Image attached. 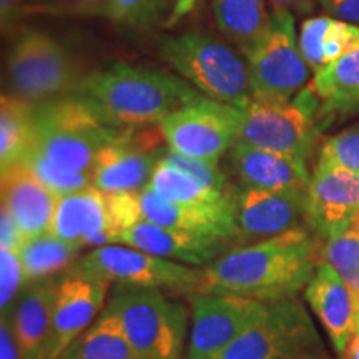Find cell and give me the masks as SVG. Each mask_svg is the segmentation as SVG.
Segmentation results:
<instances>
[{"mask_svg": "<svg viewBox=\"0 0 359 359\" xmlns=\"http://www.w3.org/2000/svg\"><path fill=\"white\" fill-rule=\"evenodd\" d=\"M82 97H58L35 107L34 142L24 163L57 196L93 187L98 154L122 135Z\"/></svg>", "mask_w": 359, "mask_h": 359, "instance_id": "obj_1", "label": "cell"}, {"mask_svg": "<svg viewBox=\"0 0 359 359\" xmlns=\"http://www.w3.org/2000/svg\"><path fill=\"white\" fill-rule=\"evenodd\" d=\"M321 243L308 228H296L236 246L203 266L201 293L235 294L262 303L294 298L321 263Z\"/></svg>", "mask_w": 359, "mask_h": 359, "instance_id": "obj_2", "label": "cell"}, {"mask_svg": "<svg viewBox=\"0 0 359 359\" xmlns=\"http://www.w3.org/2000/svg\"><path fill=\"white\" fill-rule=\"evenodd\" d=\"M75 95L110 127L133 128L160 123L201 93L163 72L116 64L82 79Z\"/></svg>", "mask_w": 359, "mask_h": 359, "instance_id": "obj_3", "label": "cell"}, {"mask_svg": "<svg viewBox=\"0 0 359 359\" xmlns=\"http://www.w3.org/2000/svg\"><path fill=\"white\" fill-rule=\"evenodd\" d=\"M105 309L122 326L138 359H183L188 308L156 288L114 285Z\"/></svg>", "mask_w": 359, "mask_h": 359, "instance_id": "obj_4", "label": "cell"}, {"mask_svg": "<svg viewBox=\"0 0 359 359\" xmlns=\"http://www.w3.org/2000/svg\"><path fill=\"white\" fill-rule=\"evenodd\" d=\"M213 359H331L299 296L266 303L257 320Z\"/></svg>", "mask_w": 359, "mask_h": 359, "instance_id": "obj_5", "label": "cell"}, {"mask_svg": "<svg viewBox=\"0 0 359 359\" xmlns=\"http://www.w3.org/2000/svg\"><path fill=\"white\" fill-rule=\"evenodd\" d=\"M160 53L205 97L236 109L253 100L248 64L212 35L188 32L165 39Z\"/></svg>", "mask_w": 359, "mask_h": 359, "instance_id": "obj_6", "label": "cell"}, {"mask_svg": "<svg viewBox=\"0 0 359 359\" xmlns=\"http://www.w3.org/2000/svg\"><path fill=\"white\" fill-rule=\"evenodd\" d=\"M323 123L320 100L308 85L291 102L251 100L241 107L238 140L273 154L308 160Z\"/></svg>", "mask_w": 359, "mask_h": 359, "instance_id": "obj_7", "label": "cell"}, {"mask_svg": "<svg viewBox=\"0 0 359 359\" xmlns=\"http://www.w3.org/2000/svg\"><path fill=\"white\" fill-rule=\"evenodd\" d=\"M245 55L253 100L286 103L306 88L311 69L299 50L293 12L273 11L264 34Z\"/></svg>", "mask_w": 359, "mask_h": 359, "instance_id": "obj_8", "label": "cell"}, {"mask_svg": "<svg viewBox=\"0 0 359 359\" xmlns=\"http://www.w3.org/2000/svg\"><path fill=\"white\" fill-rule=\"evenodd\" d=\"M82 271L103 276L114 285L156 288L180 298L201 293L203 268L165 259L125 245H105L90 250L72 264Z\"/></svg>", "mask_w": 359, "mask_h": 359, "instance_id": "obj_9", "label": "cell"}, {"mask_svg": "<svg viewBox=\"0 0 359 359\" xmlns=\"http://www.w3.org/2000/svg\"><path fill=\"white\" fill-rule=\"evenodd\" d=\"M8 77L17 97L42 102L74 92L82 82L74 57L40 32H29L15 43L8 57Z\"/></svg>", "mask_w": 359, "mask_h": 359, "instance_id": "obj_10", "label": "cell"}, {"mask_svg": "<svg viewBox=\"0 0 359 359\" xmlns=\"http://www.w3.org/2000/svg\"><path fill=\"white\" fill-rule=\"evenodd\" d=\"M170 150L215 160L230 151L240 135V109L201 95L158 123Z\"/></svg>", "mask_w": 359, "mask_h": 359, "instance_id": "obj_11", "label": "cell"}, {"mask_svg": "<svg viewBox=\"0 0 359 359\" xmlns=\"http://www.w3.org/2000/svg\"><path fill=\"white\" fill-rule=\"evenodd\" d=\"M228 196L236 224V246L306 228L308 190H262L236 183Z\"/></svg>", "mask_w": 359, "mask_h": 359, "instance_id": "obj_12", "label": "cell"}, {"mask_svg": "<svg viewBox=\"0 0 359 359\" xmlns=\"http://www.w3.org/2000/svg\"><path fill=\"white\" fill-rule=\"evenodd\" d=\"M114 283L70 266L58 276L48 336L39 359H58L60 354L83 333L109 302Z\"/></svg>", "mask_w": 359, "mask_h": 359, "instance_id": "obj_13", "label": "cell"}, {"mask_svg": "<svg viewBox=\"0 0 359 359\" xmlns=\"http://www.w3.org/2000/svg\"><path fill=\"white\" fill-rule=\"evenodd\" d=\"M191 304V331L183 359H213L257 320L266 303L235 294L200 293Z\"/></svg>", "mask_w": 359, "mask_h": 359, "instance_id": "obj_14", "label": "cell"}, {"mask_svg": "<svg viewBox=\"0 0 359 359\" xmlns=\"http://www.w3.org/2000/svg\"><path fill=\"white\" fill-rule=\"evenodd\" d=\"M359 219V175L316 161L308 187L306 228L321 241Z\"/></svg>", "mask_w": 359, "mask_h": 359, "instance_id": "obj_15", "label": "cell"}, {"mask_svg": "<svg viewBox=\"0 0 359 359\" xmlns=\"http://www.w3.org/2000/svg\"><path fill=\"white\" fill-rule=\"evenodd\" d=\"M50 233L80 250L114 245L120 230L111 208L110 193L88 187L58 196Z\"/></svg>", "mask_w": 359, "mask_h": 359, "instance_id": "obj_16", "label": "cell"}, {"mask_svg": "<svg viewBox=\"0 0 359 359\" xmlns=\"http://www.w3.org/2000/svg\"><path fill=\"white\" fill-rule=\"evenodd\" d=\"M137 127L123 128L114 143L98 154L93 170V187L102 191H142L150 183L156 165L161 158L154 150L158 127L155 133L137 135Z\"/></svg>", "mask_w": 359, "mask_h": 359, "instance_id": "obj_17", "label": "cell"}, {"mask_svg": "<svg viewBox=\"0 0 359 359\" xmlns=\"http://www.w3.org/2000/svg\"><path fill=\"white\" fill-rule=\"evenodd\" d=\"M115 245L132 246L155 257L200 268L213 263L226 251L235 248L231 241L223 238L196 235L177 228L161 226L145 219L118 233Z\"/></svg>", "mask_w": 359, "mask_h": 359, "instance_id": "obj_18", "label": "cell"}, {"mask_svg": "<svg viewBox=\"0 0 359 359\" xmlns=\"http://www.w3.org/2000/svg\"><path fill=\"white\" fill-rule=\"evenodd\" d=\"M304 302L316 314L339 358H343L359 318V302L333 266L321 262L303 291Z\"/></svg>", "mask_w": 359, "mask_h": 359, "instance_id": "obj_19", "label": "cell"}, {"mask_svg": "<svg viewBox=\"0 0 359 359\" xmlns=\"http://www.w3.org/2000/svg\"><path fill=\"white\" fill-rule=\"evenodd\" d=\"M228 163L238 185L262 190H308V160L273 154L238 140L228 151Z\"/></svg>", "mask_w": 359, "mask_h": 359, "instance_id": "obj_20", "label": "cell"}, {"mask_svg": "<svg viewBox=\"0 0 359 359\" xmlns=\"http://www.w3.org/2000/svg\"><path fill=\"white\" fill-rule=\"evenodd\" d=\"M140 210L145 222L196 235L223 238L236 248V224L230 196L219 205H183L161 198L147 185L140 191Z\"/></svg>", "mask_w": 359, "mask_h": 359, "instance_id": "obj_21", "label": "cell"}, {"mask_svg": "<svg viewBox=\"0 0 359 359\" xmlns=\"http://www.w3.org/2000/svg\"><path fill=\"white\" fill-rule=\"evenodd\" d=\"M2 208L12 215L22 235L39 236L50 231L58 196L40 182L29 165H12L2 170Z\"/></svg>", "mask_w": 359, "mask_h": 359, "instance_id": "obj_22", "label": "cell"}, {"mask_svg": "<svg viewBox=\"0 0 359 359\" xmlns=\"http://www.w3.org/2000/svg\"><path fill=\"white\" fill-rule=\"evenodd\" d=\"M57 288L58 276L29 283L12 306L4 311L11 318L22 359H39L42 353L50 330Z\"/></svg>", "mask_w": 359, "mask_h": 359, "instance_id": "obj_23", "label": "cell"}, {"mask_svg": "<svg viewBox=\"0 0 359 359\" xmlns=\"http://www.w3.org/2000/svg\"><path fill=\"white\" fill-rule=\"evenodd\" d=\"M320 100L323 122L326 116L359 111V45L314 74L309 83Z\"/></svg>", "mask_w": 359, "mask_h": 359, "instance_id": "obj_24", "label": "cell"}, {"mask_svg": "<svg viewBox=\"0 0 359 359\" xmlns=\"http://www.w3.org/2000/svg\"><path fill=\"white\" fill-rule=\"evenodd\" d=\"M299 50L314 74L359 45V25L331 15L311 17L299 30Z\"/></svg>", "mask_w": 359, "mask_h": 359, "instance_id": "obj_25", "label": "cell"}, {"mask_svg": "<svg viewBox=\"0 0 359 359\" xmlns=\"http://www.w3.org/2000/svg\"><path fill=\"white\" fill-rule=\"evenodd\" d=\"M218 29L246 53L258 42L269 24L264 0H212Z\"/></svg>", "mask_w": 359, "mask_h": 359, "instance_id": "obj_26", "label": "cell"}, {"mask_svg": "<svg viewBox=\"0 0 359 359\" xmlns=\"http://www.w3.org/2000/svg\"><path fill=\"white\" fill-rule=\"evenodd\" d=\"M80 251L50 231L27 238L19 250L27 285L60 276L80 258Z\"/></svg>", "mask_w": 359, "mask_h": 359, "instance_id": "obj_27", "label": "cell"}, {"mask_svg": "<svg viewBox=\"0 0 359 359\" xmlns=\"http://www.w3.org/2000/svg\"><path fill=\"white\" fill-rule=\"evenodd\" d=\"M58 359H138L122 326L109 309L79 336Z\"/></svg>", "mask_w": 359, "mask_h": 359, "instance_id": "obj_28", "label": "cell"}, {"mask_svg": "<svg viewBox=\"0 0 359 359\" xmlns=\"http://www.w3.org/2000/svg\"><path fill=\"white\" fill-rule=\"evenodd\" d=\"M35 133V107L17 95H2L0 103V167L20 163Z\"/></svg>", "mask_w": 359, "mask_h": 359, "instance_id": "obj_29", "label": "cell"}, {"mask_svg": "<svg viewBox=\"0 0 359 359\" xmlns=\"http://www.w3.org/2000/svg\"><path fill=\"white\" fill-rule=\"evenodd\" d=\"M148 187L161 198L183 205H219L228 201V193L213 190L180 172L172 165L158 161Z\"/></svg>", "mask_w": 359, "mask_h": 359, "instance_id": "obj_30", "label": "cell"}, {"mask_svg": "<svg viewBox=\"0 0 359 359\" xmlns=\"http://www.w3.org/2000/svg\"><path fill=\"white\" fill-rule=\"evenodd\" d=\"M321 262L333 266L351 288L359 302V226L354 223L348 230L327 238L321 243Z\"/></svg>", "mask_w": 359, "mask_h": 359, "instance_id": "obj_31", "label": "cell"}, {"mask_svg": "<svg viewBox=\"0 0 359 359\" xmlns=\"http://www.w3.org/2000/svg\"><path fill=\"white\" fill-rule=\"evenodd\" d=\"M172 0H109L107 15L130 27H151L158 22Z\"/></svg>", "mask_w": 359, "mask_h": 359, "instance_id": "obj_32", "label": "cell"}, {"mask_svg": "<svg viewBox=\"0 0 359 359\" xmlns=\"http://www.w3.org/2000/svg\"><path fill=\"white\" fill-rule=\"evenodd\" d=\"M161 160L165 163L172 165L180 172H183L188 177L196 180L201 185L213 188V190L228 193L231 188V183L228 182L226 173L219 168V163L215 160H203V158H195V156H188L178 151L170 150L165 151Z\"/></svg>", "mask_w": 359, "mask_h": 359, "instance_id": "obj_33", "label": "cell"}, {"mask_svg": "<svg viewBox=\"0 0 359 359\" xmlns=\"http://www.w3.org/2000/svg\"><path fill=\"white\" fill-rule=\"evenodd\" d=\"M318 161L359 175V123L327 137L321 143Z\"/></svg>", "mask_w": 359, "mask_h": 359, "instance_id": "obj_34", "label": "cell"}, {"mask_svg": "<svg viewBox=\"0 0 359 359\" xmlns=\"http://www.w3.org/2000/svg\"><path fill=\"white\" fill-rule=\"evenodd\" d=\"M27 286L19 251L0 246V309L7 311Z\"/></svg>", "mask_w": 359, "mask_h": 359, "instance_id": "obj_35", "label": "cell"}, {"mask_svg": "<svg viewBox=\"0 0 359 359\" xmlns=\"http://www.w3.org/2000/svg\"><path fill=\"white\" fill-rule=\"evenodd\" d=\"M327 15L359 25V0H318Z\"/></svg>", "mask_w": 359, "mask_h": 359, "instance_id": "obj_36", "label": "cell"}, {"mask_svg": "<svg viewBox=\"0 0 359 359\" xmlns=\"http://www.w3.org/2000/svg\"><path fill=\"white\" fill-rule=\"evenodd\" d=\"M25 241V236L22 235L19 224L6 208H2L0 213V246L19 251L22 243Z\"/></svg>", "mask_w": 359, "mask_h": 359, "instance_id": "obj_37", "label": "cell"}, {"mask_svg": "<svg viewBox=\"0 0 359 359\" xmlns=\"http://www.w3.org/2000/svg\"><path fill=\"white\" fill-rule=\"evenodd\" d=\"M0 359H22L19 343L13 334L7 313H2V321H0Z\"/></svg>", "mask_w": 359, "mask_h": 359, "instance_id": "obj_38", "label": "cell"}, {"mask_svg": "<svg viewBox=\"0 0 359 359\" xmlns=\"http://www.w3.org/2000/svg\"><path fill=\"white\" fill-rule=\"evenodd\" d=\"M273 11H290L299 15H308L316 8L318 0H269Z\"/></svg>", "mask_w": 359, "mask_h": 359, "instance_id": "obj_39", "label": "cell"}, {"mask_svg": "<svg viewBox=\"0 0 359 359\" xmlns=\"http://www.w3.org/2000/svg\"><path fill=\"white\" fill-rule=\"evenodd\" d=\"M343 359H359V318L356 330H354L351 339H349L346 346V351L343 354Z\"/></svg>", "mask_w": 359, "mask_h": 359, "instance_id": "obj_40", "label": "cell"}, {"mask_svg": "<svg viewBox=\"0 0 359 359\" xmlns=\"http://www.w3.org/2000/svg\"><path fill=\"white\" fill-rule=\"evenodd\" d=\"M13 2H15V0H2V12H4V15H6L7 11H11V7H12Z\"/></svg>", "mask_w": 359, "mask_h": 359, "instance_id": "obj_41", "label": "cell"}, {"mask_svg": "<svg viewBox=\"0 0 359 359\" xmlns=\"http://www.w3.org/2000/svg\"><path fill=\"white\" fill-rule=\"evenodd\" d=\"M356 223H358V226H359V219H358V222H356Z\"/></svg>", "mask_w": 359, "mask_h": 359, "instance_id": "obj_42", "label": "cell"}]
</instances>
